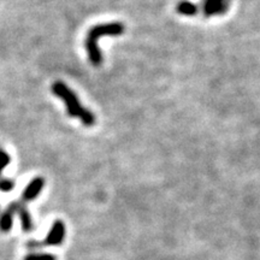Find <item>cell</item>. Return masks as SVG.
<instances>
[{
	"label": "cell",
	"mask_w": 260,
	"mask_h": 260,
	"mask_svg": "<svg viewBox=\"0 0 260 260\" xmlns=\"http://www.w3.org/2000/svg\"><path fill=\"white\" fill-rule=\"evenodd\" d=\"M65 237V225L61 220H56L52 225L50 233L46 236V239L42 240V241H35V240H30L27 243L28 248L31 249H38L41 247L46 246H58L61 245Z\"/></svg>",
	"instance_id": "obj_3"
},
{
	"label": "cell",
	"mask_w": 260,
	"mask_h": 260,
	"mask_svg": "<svg viewBox=\"0 0 260 260\" xmlns=\"http://www.w3.org/2000/svg\"><path fill=\"white\" fill-rule=\"evenodd\" d=\"M177 12L183 16H194L199 12V6L188 0H182L177 5Z\"/></svg>",
	"instance_id": "obj_8"
},
{
	"label": "cell",
	"mask_w": 260,
	"mask_h": 260,
	"mask_svg": "<svg viewBox=\"0 0 260 260\" xmlns=\"http://www.w3.org/2000/svg\"><path fill=\"white\" fill-rule=\"evenodd\" d=\"M15 182L11 180H6V178H3L0 180V190L3 191H10L14 189Z\"/></svg>",
	"instance_id": "obj_10"
},
{
	"label": "cell",
	"mask_w": 260,
	"mask_h": 260,
	"mask_svg": "<svg viewBox=\"0 0 260 260\" xmlns=\"http://www.w3.org/2000/svg\"><path fill=\"white\" fill-rule=\"evenodd\" d=\"M15 207H16V213L19 216V219H21V224H22V229L23 232L29 233L32 230V219L30 213L25 207V203H23L22 200L18 201H14Z\"/></svg>",
	"instance_id": "obj_5"
},
{
	"label": "cell",
	"mask_w": 260,
	"mask_h": 260,
	"mask_svg": "<svg viewBox=\"0 0 260 260\" xmlns=\"http://www.w3.org/2000/svg\"><path fill=\"white\" fill-rule=\"evenodd\" d=\"M15 214L16 212L15 210L12 209L11 205H9L4 212H2V214H0V230H2L3 233L10 232V229L12 228V223H14Z\"/></svg>",
	"instance_id": "obj_7"
},
{
	"label": "cell",
	"mask_w": 260,
	"mask_h": 260,
	"mask_svg": "<svg viewBox=\"0 0 260 260\" xmlns=\"http://www.w3.org/2000/svg\"><path fill=\"white\" fill-rule=\"evenodd\" d=\"M230 0H203V12L205 17L225 14L229 9Z\"/></svg>",
	"instance_id": "obj_4"
},
{
	"label": "cell",
	"mask_w": 260,
	"mask_h": 260,
	"mask_svg": "<svg viewBox=\"0 0 260 260\" xmlns=\"http://www.w3.org/2000/svg\"><path fill=\"white\" fill-rule=\"evenodd\" d=\"M52 92L56 94L57 96H59L65 103V105H67V111L71 117L79 118L80 121L87 126L94 125V123H95V117H94L93 113L90 112L88 109H84V107L81 105L79 98H77L76 94H75L67 84L58 81V82L53 83V86H52Z\"/></svg>",
	"instance_id": "obj_1"
},
{
	"label": "cell",
	"mask_w": 260,
	"mask_h": 260,
	"mask_svg": "<svg viewBox=\"0 0 260 260\" xmlns=\"http://www.w3.org/2000/svg\"><path fill=\"white\" fill-rule=\"evenodd\" d=\"M124 32V25L119 22H112V23H105L95 25L90 29L86 39V48L88 52V57L90 63L93 65L102 64L103 56L102 52L98 46V41L102 37H117Z\"/></svg>",
	"instance_id": "obj_2"
},
{
	"label": "cell",
	"mask_w": 260,
	"mask_h": 260,
	"mask_svg": "<svg viewBox=\"0 0 260 260\" xmlns=\"http://www.w3.org/2000/svg\"><path fill=\"white\" fill-rule=\"evenodd\" d=\"M24 260H56V256L52 254H47V253H40V254L32 253V254L25 256Z\"/></svg>",
	"instance_id": "obj_9"
},
{
	"label": "cell",
	"mask_w": 260,
	"mask_h": 260,
	"mask_svg": "<svg viewBox=\"0 0 260 260\" xmlns=\"http://www.w3.org/2000/svg\"><path fill=\"white\" fill-rule=\"evenodd\" d=\"M44 184H45V180L41 177H38V178H34L30 183L28 184L27 188H25L23 194H22V201L23 203H28V201H31L34 200L35 198L38 197L39 194L41 193L42 188H44Z\"/></svg>",
	"instance_id": "obj_6"
},
{
	"label": "cell",
	"mask_w": 260,
	"mask_h": 260,
	"mask_svg": "<svg viewBox=\"0 0 260 260\" xmlns=\"http://www.w3.org/2000/svg\"><path fill=\"white\" fill-rule=\"evenodd\" d=\"M9 162H10L9 154L4 151H0V174H2V171L4 170L6 167H8Z\"/></svg>",
	"instance_id": "obj_11"
}]
</instances>
